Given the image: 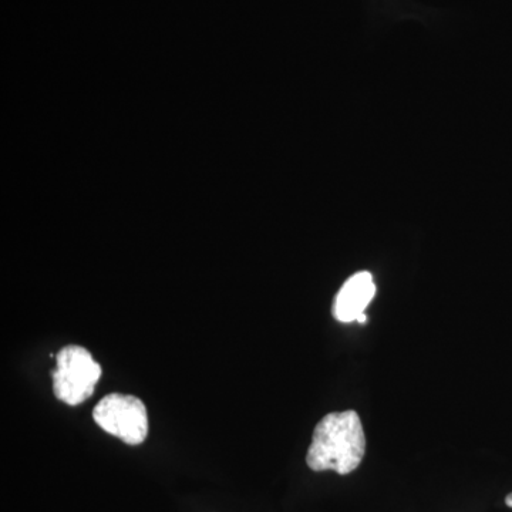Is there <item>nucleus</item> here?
I'll return each instance as SVG.
<instances>
[{"mask_svg": "<svg viewBox=\"0 0 512 512\" xmlns=\"http://www.w3.org/2000/svg\"><path fill=\"white\" fill-rule=\"evenodd\" d=\"M366 453L362 420L355 410L330 413L313 430L306 463L313 471L332 470L340 476L353 473Z\"/></svg>", "mask_w": 512, "mask_h": 512, "instance_id": "1", "label": "nucleus"}, {"mask_svg": "<svg viewBox=\"0 0 512 512\" xmlns=\"http://www.w3.org/2000/svg\"><path fill=\"white\" fill-rule=\"evenodd\" d=\"M56 365L52 376L57 399L69 406L86 402L101 377V367L92 353L82 346H66L57 353Z\"/></svg>", "mask_w": 512, "mask_h": 512, "instance_id": "2", "label": "nucleus"}, {"mask_svg": "<svg viewBox=\"0 0 512 512\" xmlns=\"http://www.w3.org/2000/svg\"><path fill=\"white\" fill-rule=\"evenodd\" d=\"M376 293L375 281L370 272H357L342 286L333 301L332 313L339 322L350 323L365 313Z\"/></svg>", "mask_w": 512, "mask_h": 512, "instance_id": "4", "label": "nucleus"}, {"mask_svg": "<svg viewBox=\"0 0 512 512\" xmlns=\"http://www.w3.org/2000/svg\"><path fill=\"white\" fill-rule=\"evenodd\" d=\"M505 503H507L508 507L512 508V493L505 498Z\"/></svg>", "mask_w": 512, "mask_h": 512, "instance_id": "5", "label": "nucleus"}, {"mask_svg": "<svg viewBox=\"0 0 512 512\" xmlns=\"http://www.w3.org/2000/svg\"><path fill=\"white\" fill-rule=\"evenodd\" d=\"M93 419L106 433L130 446L147 439L146 404L131 394L111 393L104 396L93 410Z\"/></svg>", "mask_w": 512, "mask_h": 512, "instance_id": "3", "label": "nucleus"}]
</instances>
